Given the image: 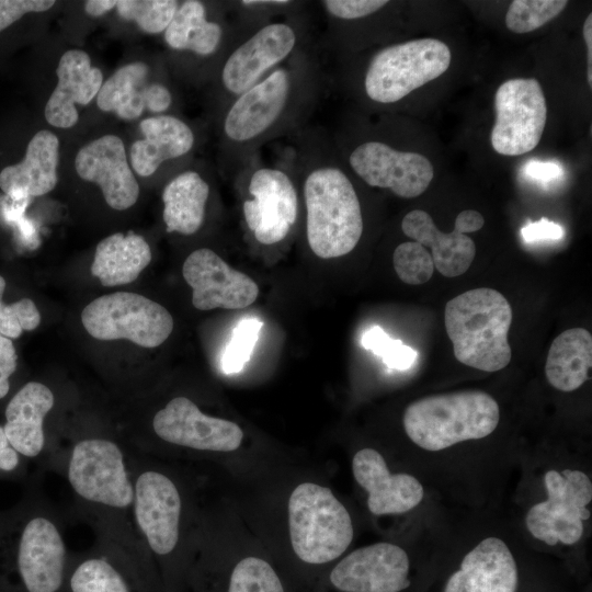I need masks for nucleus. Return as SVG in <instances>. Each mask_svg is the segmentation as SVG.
Here are the masks:
<instances>
[{
  "label": "nucleus",
  "mask_w": 592,
  "mask_h": 592,
  "mask_svg": "<svg viewBox=\"0 0 592 592\" xmlns=\"http://www.w3.org/2000/svg\"><path fill=\"white\" fill-rule=\"evenodd\" d=\"M19 465V453L10 445L0 452V470L12 471Z\"/></svg>",
  "instance_id": "49"
},
{
  "label": "nucleus",
  "mask_w": 592,
  "mask_h": 592,
  "mask_svg": "<svg viewBox=\"0 0 592 592\" xmlns=\"http://www.w3.org/2000/svg\"><path fill=\"white\" fill-rule=\"evenodd\" d=\"M75 168L83 181L101 189L111 208L124 210L137 202L139 184L118 136L104 135L83 146L76 156Z\"/></svg>",
  "instance_id": "18"
},
{
  "label": "nucleus",
  "mask_w": 592,
  "mask_h": 592,
  "mask_svg": "<svg viewBox=\"0 0 592 592\" xmlns=\"http://www.w3.org/2000/svg\"><path fill=\"white\" fill-rule=\"evenodd\" d=\"M352 471L368 493L367 508L375 515L408 512L423 499L421 482L409 474H390L383 455L374 448H362L354 455Z\"/></svg>",
  "instance_id": "20"
},
{
  "label": "nucleus",
  "mask_w": 592,
  "mask_h": 592,
  "mask_svg": "<svg viewBox=\"0 0 592 592\" xmlns=\"http://www.w3.org/2000/svg\"><path fill=\"white\" fill-rule=\"evenodd\" d=\"M547 499L534 504L525 524L530 533L547 545H573L583 534V521L590 517L587 508L592 500V483L581 470H548L544 476Z\"/></svg>",
  "instance_id": "10"
},
{
  "label": "nucleus",
  "mask_w": 592,
  "mask_h": 592,
  "mask_svg": "<svg viewBox=\"0 0 592 592\" xmlns=\"http://www.w3.org/2000/svg\"><path fill=\"white\" fill-rule=\"evenodd\" d=\"M262 325V321L255 318L238 322L223 355L221 365L225 373H239L244 367L251 357Z\"/></svg>",
  "instance_id": "37"
},
{
  "label": "nucleus",
  "mask_w": 592,
  "mask_h": 592,
  "mask_svg": "<svg viewBox=\"0 0 592 592\" xmlns=\"http://www.w3.org/2000/svg\"><path fill=\"white\" fill-rule=\"evenodd\" d=\"M227 592H284V588L266 560L250 556L232 569Z\"/></svg>",
  "instance_id": "33"
},
{
  "label": "nucleus",
  "mask_w": 592,
  "mask_h": 592,
  "mask_svg": "<svg viewBox=\"0 0 592 592\" xmlns=\"http://www.w3.org/2000/svg\"><path fill=\"white\" fill-rule=\"evenodd\" d=\"M392 263L398 277L409 285L426 283L433 275L430 252L417 241L402 242L394 251Z\"/></svg>",
  "instance_id": "36"
},
{
  "label": "nucleus",
  "mask_w": 592,
  "mask_h": 592,
  "mask_svg": "<svg viewBox=\"0 0 592 592\" xmlns=\"http://www.w3.org/2000/svg\"><path fill=\"white\" fill-rule=\"evenodd\" d=\"M115 0H89L84 2V11L88 15L98 18L116 7Z\"/></svg>",
  "instance_id": "48"
},
{
  "label": "nucleus",
  "mask_w": 592,
  "mask_h": 592,
  "mask_svg": "<svg viewBox=\"0 0 592 592\" xmlns=\"http://www.w3.org/2000/svg\"><path fill=\"white\" fill-rule=\"evenodd\" d=\"M10 446L9 441L4 434L3 426H0V452Z\"/></svg>",
  "instance_id": "50"
},
{
  "label": "nucleus",
  "mask_w": 592,
  "mask_h": 592,
  "mask_svg": "<svg viewBox=\"0 0 592 592\" xmlns=\"http://www.w3.org/2000/svg\"><path fill=\"white\" fill-rule=\"evenodd\" d=\"M81 320L98 340L125 339L144 348L162 344L173 330V318L163 306L129 292L95 298L82 310Z\"/></svg>",
  "instance_id": "9"
},
{
  "label": "nucleus",
  "mask_w": 592,
  "mask_h": 592,
  "mask_svg": "<svg viewBox=\"0 0 592 592\" xmlns=\"http://www.w3.org/2000/svg\"><path fill=\"white\" fill-rule=\"evenodd\" d=\"M407 553L391 543L358 548L340 560L330 582L342 592H400L410 585Z\"/></svg>",
  "instance_id": "16"
},
{
  "label": "nucleus",
  "mask_w": 592,
  "mask_h": 592,
  "mask_svg": "<svg viewBox=\"0 0 592 592\" xmlns=\"http://www.w3.org/2000/svg\"><path fill=\"white\" fill-rule=\"evenodd\" d=\"M137 525L152 551L171 553L179 540L181 498L173 481L158 471H144L134 486Z\"/></svg>",
  "instance_id": "17"
},
{
  "label": "nucleus",
  "mask_w": 592,
  "mask_h": 592,
  "mask_svg": "<svg viewBox=\"0 0 592 592\" xmlns=\"http://www.w3.org/2000/svg\"><path fill=\"white\" fill-rule=\"evenodd\" d=\"M146 109L153 113H162L172 104V94L162 83H149L145 92Z\"/></svg>",
  "instance_id": "44"
},
{
  "label": "nucleus",
  "mask_w": 592,
  "mask_h": 592,
  "mask_svg": "<svg viewBox=\"0 0 592 592\" xmlns=\"http://www.w3.org/2000/svg\"><path fill=\"white\" fill-rule=\"evenodd\" d=\"M583 37L587 44V80L592 87V14H589L583 23Z\"/></svg>",
  "instance_id": "47"
},
{
  "label": "nucleus",
  "mask_w": 592,
  "mask_h": 592,
  "mask_svg": "<svg viewBox=\"0 0 592 592\" xmlns=\"http://www.w3.org/2000/svg\"><path fill=\"white\" fill-rule=\"evenodd\" d=\"M322 83L319 62L306 46L227 104L221 136L232 172L255 159L265 144L299 130Z\"/></svg>",
  "instance_id": "1"
},
{
  "label": "nucleus",
  "mask_w": 592,
  "mask_h": 592,
  "mask_svg": "<svg viewBox=\"0 0 592 592\" xmlns=\"http://www.w3.org/2000/svg\"><path fill=\"white\" fill-rule=\"evenodd\" d=\"M58 162L57 135L39 130L29 141L23 160L2 169L0 189L14 201L47 194L58 182Z\"/></svg>",
  "instance_id": "23"
},
{
  "label": "nucleus",
  "mask_w": 592,
  "mask_h": 592,
  "mask_svg": "<svg viewBox=\"0 0 592 592\" xmlns=\"http://www.w3.org/2000/svg\"><path fill=\"white\" fill-rule=\"evenodd\" d=\"M444 322L454 355L464 365L483 372L509 365L512 308L500 292L479 287L457 295L445 305Z\"/></svg>",
  "instance_id": "3"
},
{
  "label": "nucleus",
  "mask_w": 592,
  "mask_h": 592,
  "mask_svg": "<svg viewBox=\"0 0 592 592\" xmlns=\"http://www.w3.org/2000/svg\"><path fill=\"white\" fill-rule=\"evenodd\" d=\"M16 352L11 339L0 333V399L10 389L9 378L16 369Z\"/></svg>",
  "instance_id": "42"
},
{
  "label": "nucleus",
  "mask_w": 592,
  "mask_h": 592,
  "mask_svg": "<svg viewBox=\"0 0 592 592\" xmlns=\"http://www.w3.org/2000/svg\"><path fill=\"white\" fill-rule=\"evenodd\" d=\"M500 421L498 402L488 392L464 390L432 395L411 402L402 423L419 447L439 452L490 435Z\"/></svg>",
  "instance_id": "5"
},
{
  "label": "nucleus",
  "mask_w": 592,
  "mask_h": 592,
  "mask_svg": "<svg viewBox=\"0 0 592 592\" xmlns=\"http://www.w3.org/2000/svg\"><path fill=\"white\" fill-rule=\"evenodd\" d=\"M152 428L168 443L200 451L234 452L243 439L238 424L204 414L186 397L171 399L155 414Z\"/></svg>",
  "instance_id": "15"
},
{
  "label": "nucleus",
  "mask_w": 592,
  "mask_h": 592,
  "mask_svg": "<svg viewBox=\"0 0 592 592\" xmlns=\"http://www.w3.org/2000/svg\"><path fill=\"white\" fill-rule=\"evenodd\" d=\"M54 0H0V32L31 12H44L55 5Z\"/></svg>",
  "instance_id": "41"
},
{
  "label": "nucleus",
  "mask_w": 592,
  "mask_h": 592,
  "mask_svg": "<svg viewBox=\"0 0 592 592\" xmlns=\"http://www.w3.org/2000/svg\"><path fill=\"white\" fill-rule=\"evenodd\" d=\"M72 592H129L122 576L104 559H88L75 570Z\"/></svg>",
  "instance_id": "35"
},
{
  "label": "nucleus",
  "mask_w": 592,
  "mask_h": 592,
  "mask_svg": "<svg viewBox=\"0 0 592 592\" xmlns=\"http://www.w3.org/2000/svg\"><path fill=\"white\" fill-rule=\"evenodd\" d=\"M55 402L52 390L42 383L25 384L5 408L4 434L21 455L37 456L45 444L43 422Z\"/></svg>",
  "instance_id": "25"
},
{
  "label": "nucleus",
  "mask_w": 592,
  "mask_h": 592,
  "mask_svg": "<svg viewBox=\"0 0 592 592\" xmlns=\"http://www.w3.org/2000/svg\"><path fill=\"white\" fill-rule=\"evenodd\" d=\"M5 281L0 275V333L9 339H16L23 330H33L41 322L39 311L30 298H22L10 305L2 301Z\"/></svg>",
  "instance_id": "39"
},
{
  "label": "nucleus",
  "mask_w": 592,
  "mask_h": 592,
  "mask_svg": "<svg viewBox=\"0 0 592 592\" xmlns=\"http://www.w3.org/2000/svg\"><path fill=\"white\" fill-rule=\"evenodd\" d=\"M68 480L81 498L112 508L133 503L132 486L119 447L102 439L78 442L70 455Z\"/></svg>",
  "instance_id": "12"
},
{
  "label": "nucleus",
  "mask_w": 592,
  "mask_h": 592,
  "mask_svg": "<svg viewBox=\"0 0 592 592\" xmlns=\"http://www.w3.org/2000/svg\"><path fill=\"white\" fill-rule=\"evenodd\" d=\"M249 197L242 203L244 223L261 244L286 239L299 215V193L289 163L262 164L259 157L241 168Z\"/></svg>",
  "instance_id": "8"
},
{
  "label": "nucleus",
  "mask_w": 592,
  "mask_h": 592,
  "mask_svg": "<svg viewBox=\"0 0 592 592\" xmlns=\"http://www.w3.org/2000/svg\"><path fill=\"white\" fill-rule=\"evenodd\" d=\"M362 345L379 356L390 368L407 369L417 358V351L400 340L391 339L380 327L368 329L362 337Z\"/></svg>",
  "instance_id": "38"
},
{
  "label": "nucleus",
  "mask_w": 592,
  "mask_h": 592,
  "mask_svg": "<svg viewBox=\"0 0 592 592\" xmlns=\"http://www.w3.org/2000/svg\"><path fill=\"white\" fill-rule=\"evenodd\" d=\"M139 129L144 138L132 145L129 153L132 168L139 177L152 175L163 162L187 155L195 144L192 128L173 115L145 118Z\"/></svg>",
  "instance_id": "24"
},
{
  "label": "nucleus",
  "mask_w": 592,
  "mask_h": 592,
  "mask_svg": "<svg viewBox=\"0 0 592 592\" xmlns=\"http://www.w3.org/2000/svg\"><path fill=\"white\" fill-rule=\"evenodd\" d=\"M249 12H244L246 26L227 49L219 69L226 105L306 47V30L296 12L281 20Z\"/></svg>",
  "instance_id": "4"
},
{
  "label": "nucleus",
  "mask_w": 592,
  "mask_h": 592,
  "mask_svg": "<svg viewBox=\"0 0 592 592\" xmlns=\"http://www.w3.org/2000/svg\"><path fill=\"white\" fill-rule=\"evenodd\" d=\"M180 2L174 0H119L116 13L133 21L145 33L159 34L166 31Z\"/></svg>",
  "instance_id": "32"
},
{
  "label": "nucleus",
  "mask_w": 592,
  "mask_h": 592,
  "mask_svg": "<svg viewBox=\"0 0 592 592\" xmlns=\"http://www.w3.org/2000/svg\"><path fill=\"white\" fill-rule=\"evenodd\" d=\"M451 50L436 38H420L386 46L369 60L364 76L367 98L376 103L400 101L439 78L449 67Z\"/></svg>",
  "instance_id": "7"
},
{
  "label": "nucleus",
  "mask_w": 592,
  "mask_h": 592,
  "mask_svg": "<svg viewBox=\"0 0 592 592\" xmlns=\"http://www.w3.org/2000/svg\"><path fill=\"white\" fill-rule=\"evenodd\" d=\"M523 171L525 175L539 182H548L562 174L561 167L553 161L531 160L524 166Z\"/></svg>",
  "instance_id": "45"
},
{
  "label": "nucleus",
  "mask_w": 592,
  "mask_h": 592,
  "mask_svg": "<svg viewBox=\"0 0 592 592\" xmlns=\"http://www.w3.org/2000/svg\"><path fill=\"white\" fill-rule=\"evenodd\" d=\"M288 527L296 556L311 565L340 557L353 539V525L345 506L332 491L303 482L288 500Z\"/></svg>",
  "instance_id": "6"
},
{
  "label": "nucleus",
  "mask_w": 592,
  "mask_h": 592,
  "mask_svg": "<svg viewBox=\"0 0 592 592\" xmlns=\"http://www.w3.org/2000/svg\"><path fill=\"white\" fill-rule=\"evenodd\" d=\"M163 34L164 42L173 50L204 58L216 55L221 48L226 50V27L207 18V9L202 1L180 3Z\"/></svg>",
  "instance_id": "29"
},
{
  "label": "nucleus",
  "mask_w": 592,
  "mask_h": 592,
  "mask_svg": "<svg viewBox=\"0 0 592 592\" xmlns=\"http://www.w3.org/2000/svg\"><path fill=\"white\" fill-rule=\"evenodd\" d=\"M483 224V216L475 209H465L455 219V227L465 235L481 229Z\"/></svg>",
  "instance_id": "46"
},
{
  "label": "nucleus",
  "mask_w": 592,
  "mask_h": 592,
  "mask_svg": "<svg viewBox=\"0 0 592 592\" xmlns=\"http://www.w3.org/2000/svg\"><path fill=\"white\" fill-rule=\"evenodd\" d=\"M293 136L288 163L300 184L308 247L323 260L346 255L364 230L357 192L329 152L323 132L300 128Z\"/></svg>",
  "instance_id": "2"
},
{
  "label": "nucleus",
  "mask_w": 592,
  "mask_h": 592,
  "mask_svg": "<svg viewBox=\"0 0 592 592\" xmlns=\"http://www.w3.org/2000/svg\"><path fill=\"white\" fill-rule=\"evenodd\" d=\"M149 68L135 61L116 70L103 82L96 104L103 112H113L122 119L138 118L146 109L145 92L148 87Z\"/></svg>",
  "instance_id": "31"
},
{
  "label": "nucleus",
  "mask_w": 592,
  "mask_h": 592,
  "mask_svg": "<svg viewBox=\"0 0 592 592\" xmlns=\"http://www.w3.org/2000/svg\"><path fill=\"white\" fill-rule=\"evenodd\" d=\"M348 162L367 185L388 189L402 198L421 195L434 175L431 161L423 155L401 151L379 140L358 144L349 153Z\"/></svg>",
  "instance_id": "13"
},
{
  "label": "nucleus",
  "mask_w": 592,
  "mask_h": 592,
  "mask_svg": "<svg viewBox=\"0 0 592 592\" xmlns=\"http://www.w3.org/2000/svg\"><path fill=\"white\" fill-rule=\"evenodd\" d=\"M151 257L144 237L133 231L116 232L98 243L91 273L103 286L128 284L147 267Z\"/></svg>",
  "instance_id": "28"
},
{
  "label": "nucleus",
  "mask_w": 592,
  "mask_h": 592,
  "mask_svg": "<svg viewBox=\"0 0 592 592\" xmlns=\"http://www.w3.org/2000/svg\"><path fill=\"white\" fill-rule=\"evenodd\" d=\"M209 194L208 181L196 170H185L172 178L161 196L167 231L184 236L197 232L205 219Z\"/></svg>",
  "instance_id": "27"
},
{
  "label": "nucleus",
  "mask_w": 592,
  "mask_h": 592,
  "mask_svg": "<svg viewBox=\"0 0 592 592\" xmlns=\"http://www.w3.org/2000/svg\"><path fill=\"white\" fill-rule=\"evenodd\" d=\"M66 549L55 524L30 519L18 537V571L27 592H56L62 582Z\"/></svg>",
  "instance_id": "19"
},
{
  "label": "nucleus",
  "mask_w": 592,
  "mask_h": 592,
  "mask_svg": "<svg viewBox=\"0 0 592 592\" xmlns=\"http://www.w3.org/2000/svg\"><path fill=\"white\" fill-rule=\"evenodd\" d=\"M517 567L506 544L497 537H487L463 559L444 592H515Z\"/></svg>",
  "instance_id": "22"
},
{
  "label": "nucleus",
  "mask_w": 592,
  "mask_h": 592,
  "mask_svg": "<svg viewBox=\"0 0 592 592\" xmlns=\"http://www.w3.org/2000/svg\"><path fill=\"white\" fill-rule=\"evenodd\" d=\"M522 237L527 242L540 240H558L563 237V228L546 217L538 221L530 223L521 229Z\"/></svg>",
  "instance_id": "43"
},
{
  "label": "nucleus",
  "mask_w": 592,
  "mask_h": 592,
  "mask_svg": "<svg viewBox=\"0 0 592 592\" xmlns=\"http://www.w3.org/2000/svg\"><path fill=\"white\" fill-rule=\"evenodd\" d=\"M321 7L333 20L353 21L369 16L385 8L386 0H325Z\"/></svg>",
  "instance_id": "40"
},
{
  "label": "nucleus",
  "mask_w": 592,
  "mask_h": 592,
  "mask_svg": "<svg viewBox=\"0 0 592 592\" xmlns=\"http://www.w3.org/2000/svg\"><path fill=\"white\" fill-rule=\"evenodd\" d=\"M182 274L193 291L192 304L198 310L242 309L259 296V286L250 276L229 266L208 248L191 252Z\"/></svg>",
  "instance_id": "14"
},
{
  "label": "nucleus",
  "mask_w": 592,
  "mask_h": 592,
  "mask_svg": "<svg viewBox=\"0 0 592 592\" xmlns=\"http://www.w3.org/2000/svg\"><path fill=\"white\" fill-rule=\"evenodd\" d=\"M403 234L432 251L434 269L446 277L464 274L476 255V246L470 237L454 226L453 231L443 232L435 226L430 214L422 209L409 212L402 219Z\"/></svg>",
  "instance_id": "26"
},
{
  "label": "nucleus",
  "mask_w": 592,
  "mask_h": 592,
  "mask_svg": "<svg viewBox=\"0 0 592 592\" xmlns=\"http://www.w3.org/2000/svg\"><path fill=\"white\" fill-rule=\"evenodd\" d=\"M592 335L583 328L561 332L553 341L545 363L548 383L565 392L573 391L590 378Z\"/></svg>",
  "instance_id": "30"
},
{
  "label": "nucleus",
  "mask_w": 592,
  "mask_h": 592,
  "mask_svg": "<svg viewBox=\"0 0 592 592\" xmlns=\"http://www.w3.org/2000/svg\"><path fill=\"white\" fill-rule=\"evenodd\" d=\"M566 0H514L505 14L506 27L517 34L535 31L567 7Z\"/></svg>",
  "instance_id": "34"
},
{
  "label": "nucleus",
  "mask_w": 592,
  "mask_h": 592,
  "mask_svg": "<svg viewBox=\"0 0 592 592\" xmlns=\"http://www.w3.org/2000/svg\"><path fill=\"white\" fill-rule=\"evenodd\" d=\"M494 110L490 141L498 153L520 156L538 145L546 125L547 106L536 79L515 78L503 82L494 95Z\"/></svg>",
  "instance_id": "11"
},
{
  "label": "nucleus",
  "mask_w": 592,
  "mask_h": 592,
  "mask_svg": "<svg viewBox=\"0 0 592 592\" xmlns=\"http://www.w3.org/2000/svg\"><path fill=\"white\" fill-rule=\"evenodd\" d=\"M56 75L57 84L45 105V118L54 127L70 128L79 119L76 105H87L98 95L103 73L92 66L84 50L69 49L60 57Z\"/></svg>",
  "instance_id": "21"
}]
</instances>
